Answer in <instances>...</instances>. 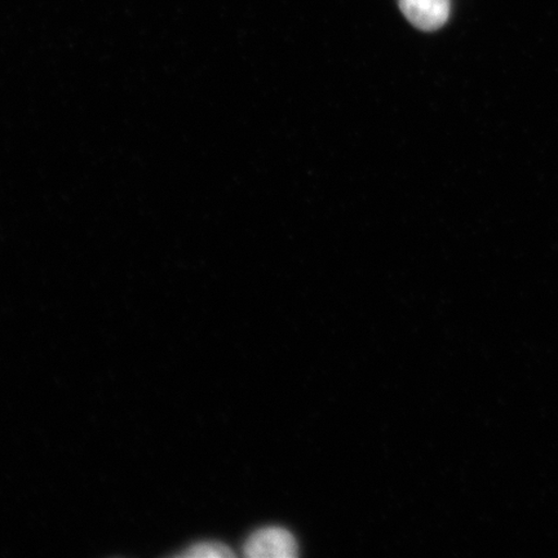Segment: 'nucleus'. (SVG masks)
I'll use <instances>...</instances> for the list:
<instances>
[{
	"mask_svg": "<svg viewBox=\"0 0 558 558\" xmlns=\"http://www.w3.org/2000/svg\"><path fill=\"white\" fill-rule=\"evenodd\" d=\"M243 553L254 558H294L298 556V544L288 530L264 527L250 536Z\"/></svg>",
	"mask_w": 558,
	"mask_h": 558,
	"instance_id": "f257e3e1",
	"label": "nucleus"
},
{
	"mask_svg": "<svg viewBox=\"0 0 558 558\" xmlns=\"http://www.w3.org/2000/svg\"><path fill=\"white\" fill-rule=\"evenodd\" d=\"M401 11L411 24L424 32H434L450 16V0H400Z\"/></svg>",
	"mask_w": 558,
	"mask_h": 558,
	"instance_id": "f03ea898",
	"label": "nucleus"
},
{
	"mask_svg": "<svg viewBox=\"0 0 558 558\" xmlns=\"http://www.w3.org/2000/svg\"><path fill=\"white\" fill-rule=\"evenodd\" d=\"M179 556L190 558H222L233 557L234 554L229 547L225 546V544L204 542L194 544V546L185 549L184 553Z\"/></svg>",
	"mask_w": 558,
	"mask_h": 558,
	"instance_id": "7ed1b4c3",
	"label": "nucleus"
}]
</instances>
